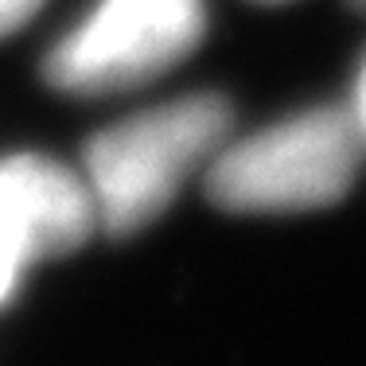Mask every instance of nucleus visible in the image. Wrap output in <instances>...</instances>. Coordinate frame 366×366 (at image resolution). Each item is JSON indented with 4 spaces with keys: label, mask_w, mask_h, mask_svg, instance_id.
<instances>
[{
    "label": "nucleus",
    "mask_w": 366,
    "mask_h": 366,
    "mask_svg": "<svg viewBox=\"0 0 366 366\" xmlns=\"http://www.w3.org/2000/svg\"><path fill=\"white\" fill-rule=\"evenodd\" d=\"M234 113L219 94H191L98 133L86 148V191L106 234L160 219L191 172L226 144Z\"/></svg>",
    "instance_id": "nucleus-1"
},
{
    "label": "nucleus",
    "mask_w": 366,
    "mask_h": 366,
    "mask_svg": "<svg viewBox=\"0 0 366 366\" xmlns=\"http://www.w3.org/2000/svg\"><path fill=\"white\" fill-rule=\"evenodd\" d=\"M362 144L355 109H304L238 144H222L207 164V199L234 214L331 207L359 176Z\"/></svg>",
    "instance_id": "nucleus-2"
},
{
    "label": "nucleus",
    "mask_w": 366,
    "mask_h": 366,
    "mask_svg": "<svg viewBox=\"0 0 366 366\" xmlns=\"http://www.w3.org/2000/svg\"><path fill=\"white\" fill-rule=\"evenodd\" d=\"M203 31V0H98L51 47L43 74L82 98L133 90L187 59Z\"/></svg>",
    "instance_id": "nucleus-3"
},
{
    "label": "nucleus",
    "mask_w": 366,
    "mask_h": 366,
    "mask_svg": "<svg viewBox=\"0 0 366 366\" xmlns=\"http://www.w3.org/2000/svg\"><path fill=\"white\" fill-rule=\"evenodd\" d=\"M43 0H0V36H12L16 28L31 20L39 12Z\"/></svg>",
    "instance_id": "nucleus-4"
},
{
    "label": "nucleus",
    "mask_w": 366,
    "mask_h": 366,
    "mask_svg": "<svg viewBox=\"0 0 366 366\" xmlns=\"http://www.w3.org/2000/svg\"><path fill=\"white\" fill-rule=\"evenodd\" d=\"M355 117H359L362 137H366V66H362V78H359V102H355Z\"/></svg>",
    "instance_id": "nucleus-5"
},
{
    "label": "nucleus",
    "mask_w": 366,
    "mask_h": 366,
    "mask_svg": "<svg viewBox=\"0 0 366 366\" xmlns=\"http://www.w3.org/2000/svg\"><path fill=\"white\" fill-rule=\"evenodd\" d=\"M351 8H359V12H366V0H351Z\"/></svg>",
    "instance_id": "nucleus-6"
},
{
    "label": "nucleus",
    "mask_w": 366,
    "mask_h": 366,
    "mask_svg": "<svg viewBox=\"0 0 366 366\" xmlns=\"http://www.w3.org/2000/svg\"><path fill=\"white\" fill-rule=\"evenodd\" d=\"M269 4H277V0H269Z\"/></svg>",
    "instance_id": "nucleus-7"
}]
</instances>
